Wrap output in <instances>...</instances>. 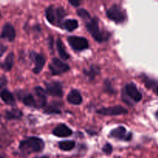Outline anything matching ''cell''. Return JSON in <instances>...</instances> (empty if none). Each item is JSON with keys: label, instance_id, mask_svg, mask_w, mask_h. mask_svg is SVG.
<instances>
[{"label": "cell", "instance_id": "ffe728a7", "mask_svg": "<svg viewBox=\"0 0 158 158\" xmlns=\"http://www.w3.org/2000/svg\"><path fill=\"white\" fill-rule=\"evenodd\" d=\"M63 28L69 32H73L78 28V22L75 19H67L63 23Z\"/></svg>", "mask_w": 158, "mask_h": 158}, {"label": "cell", "instance_id": "f1b7e54d", "mask_svg": "<svg viewBox=\"0 0 158 158\" xmlns=\"http://www.w3.org/2000/svg\"><path fill=\"white\" fill-rule=\"evenodd\" d=\"M69 4L73 5V6H76V7H77V6H79L80 5V1H77V0H73V1H69Z\"/></svg>", "mask_w": 158, "mask_h": 158}, {"label": "cell", "instance_id": "44dd1931", "mask_svg": "<svg viewBox=\"0 0 158 158\" xmlns=\"http://www.w3.org/2000/svg\"><path fill=\"white\" fill-rule=\"evenodd\" d=\"M76 143L73 140H64L59 143V148L64 151H69L75 148Z\"/></svg>", "mask_w": 158, "mask_h": 158}, {"label": "cell", "instance_id": "e575fe53", "mask_svg": "<svg viewBox=\"0 0 158 158\" xmlns=\"http://www.w3.org/2000/svg\"><path fill=\"white\" fill-rule=\"evenodd\" d=\"M0 117H1V115H0Z\"/></svg>", "mask_w": 158, "mask_h": 158}, {"label": "cell", "instance_id": "277c9868", "mask_svg": "<svg viewBox=\"0 0 158 158\" xmlns=\"http://www.w3.org/2000/svg\"><path fill=\"white\" fill-rule=\"evenodd\" d=\"M108 18L116 23H123L127 20V13L124 9L119 5H113L107 11Z\"/></svg>", "mask_w": 158, "mask_h": 158}, {"label": "cell", "instance_id": "52a82bcc", "mask_svg": "<svg viewBox=\"0 0 158 158\" xmlns=\"http://www.w3.org/2000/svg\"><path fill=\"white\" fill-rule=\"evenodd\" d=\"M97 114L103 116H118L127 114L128 113L127 110L121 106H114L110 107L101 108L97 111Z\"/></svg>", "mask_w": 158, "mask_h": 158}, {"label": "cell", "instance_id": "484cf974", "mask_svg": "<svg viewBox=\"0 0 158 158\" xmlns=\"http://www.w3.org/2000/svg\"><path fill=\"white\" fill-rule=\"evenodd\" d=\"M103 151L106 154H110L113 151V148L110 143H106L103 148Z\"/></svg>", "mask_w": 158, "mask_h": 158}, {"label": "cell", "instance_id": "4dcf8cb0", "mask_svg": "<svg viewBox=\"0 0 158 158\" xmlns=\"http://www.w3.org/2000/svg\"><path fill=\"white\" fill-rule=\"evenodd\" d=\"M0 158H6V157H4L3 155H0Z\"/></svg>", "mask_w": 158, "mask_h": 158}, {"label": "cell", "instance_id": "2e32d148", "mask_svg": "<svg viewBox=\"0 0 158 158\" xmlns=\"http://www.w3.org/2000/svg\"><path fill=\"white\" fill-rule=\"evenodd\" d=\"M14 65V53L9 52L2 63H0V68L5 72H9L12 69Z\"/></svg>", "mask_w": 158, "mask_h": 158}, {"label": "cell", "instance_id": "d4e9b609", "mask_svg": "<svg viewBox=\"0 0 158 158\" xmlns=\"http://www.w3.org/2000/svg\"><path fill=\"white\" fill-rule=\"evenodd\" d=\"M77 15L80 17H81L83 19H89L90 20V15H89V12L84 9H80L77 10Z\"/></svg>", "mask_w": 158, "mask_h": 158}, {"label": "cell", "instance_id": "f546056e", "mask_svg": "<svg viewBox=\"0 0 158 158\" xmlns=\"http://www.w3.org/2000/svg\"><path fill=\"white\" fill-rule=\"evenodd\" d=\"M36 158H49V157H48L47 156H43V157H38Z\"/></svg>", "mask_w": 158, "mask_h": 158}, {"label": "cell", "instance_id": "5b68a950", "mask_svg": "<svg viewBox=\"0 0 158 158\" xmlns=\"http://www.w3.org/2000/svg\"><path fill=\"white\" fill-rule=\"evenodd\" d=\"M49 68L52 75H60L69 69V65L56 57L52 60V62L49 65Z\"/></svg>", "mask_w": 158, "mask_h": 158}, {"label": "cell", "instance_id": "4fadbf2b", "mask_svg": "<svg viewBox=\"0 0 158 158\" xmlns=\"http://www.w3.org/2000/svg\"><path fill=\"white\" fill-rule=\"evenodd\" d=\"M52 134L58 137H69L73 134V131L66 125L61 123L54 128Z\"/></svg>", "mask_w": 158, "mask_h": 158}, {"label": "cell", "instance_id": "ac0fdd59", "mask_svg": "<svg viewBox=\"0 0 158 158\" xmlns=\"http://www.w3.org/2000/svg\"><path fill=\"white\" fill-rule=\"evenodd\" d=\"M23 116V112L19 109H12L6 110L5 113V118L6 120H19Z\"/></svg>", "mask_w": 158, "mask_h": 158}, {"label": "cell", "instance_id": "8fae6325", "mask_svg": "<svg viewBox=\"0 0 158 158\" xmlns=\"http://www.w3.org/2000/svg\"><path fill=\"white\" fill-rule=\"evenodd\" d=\"M0 38L9 42H12L15 38V30L11 23H6L2 29Z\"/></svg>", "mask_w": 158, "mask_h": 158}, {"label": "cell", "instance_id": "cb8c5ba5", "mask_svg": "<svg viewBox=\"0 0 158 158\" xmlns=\"http://www.w3.org/2000/svg\"><path fill=\"white\" fill-rule=\"evenodd\" d=\"M45 113L46 114H60L61 111L59 109V105H56V103H53L48 106V107L45 110Z\"/></svg>", "mask_w": 158, "mask_h": 158}, {"label": "cell", "instance_id": "603a6c76", "mask_svg": "<svg viewBox=\"0 0 158 158\" xmlns=\"http://www.w3.org/2000/svg\"><path fill=\"white\" fill-rule=\"evenodd\" d=\"M85 75L87 76L89 80H94L95 76L100 73V69L96 66H92L89 70H84Z\"/></svg>", "mask_w": 158, "mask_h": 158}, {"label": "cell", "instance_id": "ba28073f", "mask_svg": "<svg viewBox=\"0 0 158 158\" xmlns=\"http://www.w3.org/2000/svg\"><path fill=\"white\" fill-rule=\"evenodd\" d=\"M110 137L117 140L129 141L132 138V134L131 132H127L124 127L120 126L113 130L110 134Z\"/></svg>", "mask_w": 158, "mask_h": 158}, {"label": "cell", "instance_id": "e0dca14e", "mask_svg": "<svg viewBox=\"0 0 158 158\" xmlns=\"http://www.w3.org/2000/svg\"><path fill=\"white\" fill-rule=\"evenodd\" d=\"M0 97L2 100L9 106H14L15 104V100L13 94L9 91L8 89H5L0 92Z\"/></svg>", "mask_w": 158, "mask_h": 158}, {"label": "cell", "instance_id": "1f68e13d", "mask_svg": "<svg viewBox=\"0 0 158 158\" xmlns=\"http://www.w3.org/2000/svg\"><path fill=\"white\" fill-rule=\"evenodd\" d=\"M156 116H157V117H158V111H157V113H156Z\"/></svg>", "mask_w": 158, "mask_h": 158}, {"label": "cell", "instance_id": "9a60e30c", "mask_svg": "<svg viewBox=\"0 0 158 158\" xmlns=\"http://www.w3.org/2000/svg\"><path fill=\"white\" fill-rule=\"evenodd\" d=\"M67 101L69 103L73 105H80L81 104L83 99L80 93L77 89H73L69 92L67 96Z\"/></svg>", "mask_w": 158, "mask_h": 158}, {"label": "cell", "instance_id": "4316f807", "mask_svg": "<svg viewBox=\"0 0 158 158\" xmlns=\"http://www.w3.org/2000/svg\"><path fill=\"white\" fill-rule=\"evenodd\" d=\"M7 83H8L7 78H6L5 76L0 77V89H1V88H2L3 86H6Z\"/></svg>", "mask_w": 158, "mask_h": 158}, {"label": "cell", "instance_id": "83f0119b", "mask_svg": "<svg viewBox=\"0 0 158 158\" xmlns=\"http://www.w3.org/2000/svg\"><path fill=\"white\" fill-rule=\"evenodd\" d=\"M8 47L6 46H5L2 43H0V57L2 56L3 54L6 52Z\"/></svg>", "mask_w": 158, "mask_h": 158}, {"label": "cell", "instance_id": "7c38bea8", "mask_svg": "<svg viewBox=\"0 0 158 158\" xmlns=\"http://www.w3.org/2000/svg\"><path fill=\"white\" fill-rule=\"evenodd\" d=\"M31 56H32V58H34V60H35V66L33 68V72L35 74H39L44 67L45 63H46V59H45L44 56L42 55V54L35 53L34 52H31Z\"/></svg>", "mask_w": 158, "mask_h": 158}, {"label": "cell", "instance_id": "d6a6232c", "mask_svg": "<svg viewBox=\"0 0 158 158\" xmlns=\"http://www.w3.org/2000/svg\"><path fill=\"white\" fill-rule=\"evenodd\" d=\"M157 94H158V87H157Z\"/></svg>", "mask_w": 158, "mask_h": 158}, {"label": "cell", "instance_id": "7a4b0ae2", "mask_svg": "<svg viewBox=\"0 0 158 158\" xmlns=\"http://www.w3.org/2000/svg\"><path fill=\"white\" fill-rule=\"evenodd\" d=\"M66 15V12L63 7H54L50 6L46 9V16L48 21L54 26L61 24V22Z\"/></svg>", "mask_w": 158, "mask_h": 158}, {"label": "cell", "instance_id": "7402d4cb", "mask_svg": "<svg viewBox=\"0 0 158 158\" xmlns=\"http://www.w3.org/2000/svg\"><path fill=\"white\" fill-rule=\"evenodd\" d=\"M23 102L26 106H31V107H37L36 101L35 99L32 94H27L25 95L23 98Z\"/></svg>", "mask_w": 158, "mask_h": 158}, {"label": "cell", "instance_id": "8992f818", "mask_svg": "<svg viewBox=\"0 0 158 158\" xmlns=\"http://www.w3.org/2000/svg\"><path fill=\"white\" fill-rule=\"evenodd\" d=\"M67 41L69 46L75 51H83L87 49L89 44L86 38L81 36H69L68 37Z\"/></svg>", "mask_w": 158, "mask_h": 158}, {"label": "cell", "instance_id": "d6986e66", "mask_svg": "<svg viewBox=\"0 0 158 158\" xmlns=\"http://www.w3.org/2000/svg\"><path fill=\"white\" fill-rule=\"evenodd\" d=\"M56 47L59 54L63 60H67L69 58V55L65 50L64 45H63V41L60 39H58L56 40Z\"/></svg>", "mask_w": 158, "mask_h": 158}, {"label": "cell", "instance_id": "5bb4252c", "mask_svg": "<svg viewBox=\"0 0 158 158\" xmlns=\"http://www.w3.org/2000/svg\"><path fill=\"white\" fill-rule=\"evenodd\" d=\"M35 94L37 97V107H43L46 103V92L40 86L35 88Z\"/></svg>", "mask_w": 158, "mask_h": 158}, {"label": "cell", "instance_id": "6da1fadb", "mask_svg": "<svg viewBox=\"0 0 158 158\" xmlns=\"http://www.w3.org/2000/svg\"><path fill=\"white\" fill-rule=\"evenodd\" d=\"M44 142L42 139L35 137H28L26 140H23L19 143V151L23 154H31V153L41 152L44 148Z\"/></svg>", "mask_w": 158, "mask_h": 158}, {"label": "cell", "instance_id": "836d02e7", "mask_svg": "<svg viewBox=\"0 0 158 158\" xmlns=\"http://www.w3.org/2000/svg\"><path fill=\"white\" fill-rule=\"evenodd\" d=\"M0 17H1V15H0Z\"/></svg>", "mask_w": 158, "mask_h": 158}, {"label": "cell", "instance_id": "3957f363", "mask_svg": "<svg viewBox=\"0 0 158 158\" xmlns=\"http://www.w3.org/2000/svg\"><path fill=\"white\" fill-rule=\"evenodd\" d=\"M86 27L88 32H89V34L98 43H102V42L106 41L109 38L107 35L102 33L101 31L100 30L98 23H97V20L96 19H91L89 22H87Z\"/></svg>", "mask_w": 158, "mask_h": 158}, {"label": "cell", "instance_id": "9c48e42d", "mask_svg": "<svg viewBox=\"0 0 158 158\" xmlns=\"http://www.w3.org/2000/svg\"><path fill=\"white\" fill-rule=\"evenodd\" d=\"M46 94L52 97H62L63 96V86L60 82L52 81L46 83Z\"/></svg>", "mask_w": 158, "mask_h": 158}, {"label": "cell", "instance_id": "30bf717a", "mask_svg": "<svg viewBox=\"0 0 158 158\" xmlns=\"http://www.w3.org/2000/svg\"><path fill=\"white\" fill-rule=\"evenodd\" d=\"M125 94L128 97L135 102H139L142 100V94L139 92L135 84L131 83L125 86Z\"/></svg>", "mask_w": 158, "mask_h": 158}]
</instances>
